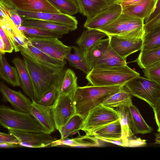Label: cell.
Instances as JSON below:
<instances>
[{
    "instance_id": "6da1fadb",
    "label": "cell",
    "mask_w": 160,
    "mask_h": 160,
    "mask_svg": "<svg viewBox=\"0 0 160 160\" xmlns=\"http://www.w3.org/2000/svg\"><path fill=\"white\" fill-rule=\"evenodd\" d=\"M123 86L78 87L73 97L76 114L83 121L90 110L102 104Z\"/></svg>"
},
{
    "instance_id": "7a4b0ae2",
    "label": "cell",
    "mask_w": 160,
    "mask_h": 160,
    "mask_svg": "<svg viewBox=\"0 0 160 160\" xmlns=\"http://www.w3.org/2000/svg\"><path fill=\"white\" fill-rule=\"evenodd\" d=\"M140 74L127 65L94 68L87 74L86 78L95 86H124L129 81L140 76Z\"/></svg>"
},
{
    "instance_id": "3957f363",
    "label": "cell",
    "mask_w": 160,
    "mask_h": 160,
    "mask_svg": "<svg viewBox=\"0 0 160 160\" xmlns=\"http://www.w3.org/2000/svg\"><path fill=\"white\" fill-rule=\"evenodd\" d=\"M23 57L31 77L35 101H37L53 87L57 86L63 68L58 70L48 69L27 57Z\"/></svg>"
},
{
    "instance_id": "277c9868",
    "label": "cell",
    "mask_w": 160,
    "mask_h": 160,
    "mask_svg": "<svg viewBox=\"0 0 160 160\" xmlns=\"http://www.w3.org/2000/svg\"><path fill=\"white\" fill-rule=\"evenodd\" d=\"M144 20L122 13L109 23L98 29L107 36H115L129 39H142L144 33Z\"/></svg>"
},
{
    "instance_id": "5b68a950",
    "label": "cell",
    "mask_w": 160,
    "mask_h": 160,
    "mask_svg": "<svg viewBox=\"0 0 160 160\" xmlns=\"http://www.w3.org/2000/svg\"><path fill=\"white\" fill-rule=\"evenodd\" d=\"M0 124L8 130L49 133L30 113L4 105L0 107Z\"/></svg>"
},
{
    "instance_id": "8992f818",
    "label": "cell",
    "mask_w": 160,
    "mask_h": 160,
    "mask_svg": "<svg viewBox=\"0 0 160 160\" xmlns=\"http://www.w3.org/2000/svg\"><path fill=\"white\" fill-rule=\"evenodd\" d=\"M132 96L142 99L153 109L160 101V84L140 76L125 85Z\"/></svg>"
},
{
    "instance_id": "52a82bcc",
    "label": "cell",
    "mask_w": 160,
    "mask_h": 160,
    "mask_svg": "<svg viewBox=\"0 0 160 160\" xmlns=\"http://www.w3.org/2000/svg\"><path fill=\"white\" fill-rule=\"evenodd\" d=\"M118 120L113 108L101 104L89 111L83 121L81 130L89 135L98 128Z\"/></svg>"
},
{
    "instance_id": "ba28073f",
    "label": "cell",
    "mask_w": 160,
    "mask_h": 160,
    "mask_svg": "<svg viewBox=\"0 0 160 160\" xmlns=\"http://www.w3.org/2000/svg\"><path fill=\"white\" fill-rule=\"evenodd\" d=\"M28 38L33 46L47 55L61 61L65 60L72 49V46L65 45L57 38Z\"/></svg>"
},
{
    "instance_id": "9c48e42d",
    "label": "cell",
    "mask_w": 160,
    "mask_h": 160,
    "mask_svg": "<svg viewBox=\"0 0 160 160\" xmlns=\"http://www.w3.org/2000/svg\"><path fill=\"white\" fill-rule=\"evenodd\" d=\"M73 94L58 96L52 107L56 128L58 131L76 114Z\"/></svg>"
},
{
    "instance_id": "30bf717a",
    "label": "cell",
    "mask_w": 160,
    "mask_h": 160,
    "mask_svg": "<svg viewBox=\"0 0 160 160\" xmlns=\"http://www.w3.org/2000/svg\"><path fill=\"white\" fill-rule=\"evenodd\" d=\"M18 49L22 57H27L46 68L54 70L63 68L65 60L61 61L52 58L29 43L27 48L18 46Z\"/></svg>"
},
{
    "instance_id": "8fae6325",
    "label": "cell",
    "mask_w": 160,
    "mask_h": 160,
    "mask_svg": "<svg viewBox=\"0 0 160 160\" xmlns=\"http://www.w3.org/2000/svg\"><path fill=\"white\" fill-rule=\"evenodd\" d=\"M18 14L24 21L35 19L47 21L67 26L70 31L77 28L78 22L76 18L72 15L63 13L50 12H30L17 10Z\"/></svg>"
},
{
    "instance_id": "7c38bea8",
    "label": "cell",
    "mask_w": 160,
    "mask_h": 160,
    "mask_svg": "<svg viewBox=\"0 0 160 160\" xmlns=\"http://www.w3.org/2000/svg\"><path fill=\"white\" fill-rule=\"evenodd\" d=\"M8 130L9 133L14 135L19 139L20 146L31 148H43L50 146L55 140L50 134L48 133Z\"/></svg>"
},
{
    "instance_id": "4fadbf2b",
    "label": "cell",
    "mask_w": 160,
    "mask_h": 160,
    "mask_svg": "<svg viewBox=\"0 0 160 160\" xmlns=\"http://www.w3.org/2000/svg\"><path fill=\"white\" fill-rule=\"evenodd\" d=\"M122 13V7L114 2L93 17L87 19L84 25L87 29H98L109 23Z\"/></svg>"
},
{
    "instance_id": "5bb4252c",
    "label": "cell",
    "mask_w": 160,
    "mask_h": 160,
    "mask_svg": "<svg viewBox=\"0 0 160 160\" xmlns=\"http://www.w3.org/2000/svg\"><path fill=\"white\" fill-rule=\"evenodd\" d=\"M0 27L9 38L15 52H19L18 46L27 48L31 43L28 37L20 30L10 17L7 15L0 14Z\"/></svg>"
},
{
    "instance_id": "9a60e30c",
    "label": "cell",
    "mask_w": 160,
    "mask_h": 160,
    "mask_svg": "<svg viewBox=\"0 0 160 160\" xmlns=\"http://www.w3.org/2000/svg\"><path fill=\"white\" fill-rule=\"evenodd\" d=\"M0 91L2 95L3 100L9 102L15 109L29 113L32 101L21 91L13 90L1 81L0 83Z\"/></svg>"
},
{
    "instance_id": "2e32d148",
    "label": "cell",
    "mask_w": 160,
    "mask_h": 160,
    "mask_svg": "<svg viewBox=\"0 0 160 160\" xmlns=\"http://www.w3.org/2000/svg\"><path fill=\"white\" fill-rule=\"evenodd\" d=\"M110 45L121 57L126 60L130 55L141 50L142 39L129 40L115 36H108Z\"/></svg>"
},
{
    "instance_id": "e0dca14e",
    "label": "cell",
    "mask_w": 160,
    "mask_h": 160,
    "mask_svg": "<svg viewBox=\"0 0 160 160\" xmlns=\"http://www.w3.org/2000/svg\"><path fill=\"white\" fill-rule=\"evenodd\" d=\"M17 10L30 12H61L47 0H7Z\"/></svg>"
},
{
    "instance_id": "ac0fdd59",
    "label": "cell",
    "mask_w": 160,
    "mask_h": 160,
    "mask_svg": "<svg viewBox=\"0 0 160 160\" xmlns=\"http://www.w3.org/2000/svg\"><path fill=\"white\" fill-rule=\"evenodd\" d=\"M52 108L41 105L34 101L32 102L29 112L50 134L56 129Z\"/></svg>"
},
{
    "instance_id": "d6986e66",
    "label": "cell",
    "mask_w": 160,
    "mask_h": 160,
    "mask_svg": "<svg viewBox=\"0 0 160 160\" xmlns=\"http://www.w3.org/2000/svg\"><path fill=\"white\" fill-rule=\"evenodd\" d=\"M157 1V0H143L133 4L122 6V13L145 21L154 11Z\"/></svg>"
},
{
    "instance_id": "ffe728a7",
    "label": "cell",
    "mask_w": 160,
    "mask_h": 160,
    "mask_svg": "<svg viewBox=\"0 0 160 160\" xmlns=\"http://www.w3.org/2000/svg\"><path fill=\"white\" fill-rule=\"evenodd\" d=\"M78 77L69 68L63 70L57 85L58 96L73 94L78 88Z\"/></svg>"
},
{
    "instance_id": "44dd1931",
    "label": "cell",
    "mask_w": 160,
    "mask_h": 160,
    "mask_svg": "<svg viewBox=\"0 0 160 160\" xmlns=\"http://www.w3.org/2000/svg\"><path fill=\"white\" fill-rule=\"evenodd\" d=\"M12 62L17 69L21 82V87L24 92L32 102L35 101L32 81L23 59L17 56Z\"/></svg>"
},
{
    "instance_id": "7402d4cb",
    "label": "cell",
    "mask_w": 160,
    "mask_h": 160,
    "mask_svg": "<svg viewBox=\"0 0 160 160\" xmlns=\"http://www.w3.org/2000/svg\"><path fill=\"white\" fill-rule=\"evenodd\" d=\"M78 6L79 12L91 18L107 8L110 5L108 0H75Z\"/></svg>"
},
{
    "instance_id": "603a6c76",
    "label": "cell",
    "mask_w": 160,
    "mask_h": 160,
    "mask_svg": "<svg viewBox=\"0 0 160 160\" xmlns=\"http://www.w3.org/2000/svg\"><path fill=\"white\" fill-rule=\"evenodd\" d=\"M106 36V33L99 30L87 29L82 32L76 42L85 56L96 42Z\"/></svg>"
},
{
    "instance_id": "cb8c5ba5",
    "label": "cell",
    "mask_w": 160,
    "mask_h": 160,
    "mask_svg": "<svg viewBox=\"0 0 160 160\" xmlns=\"http://www.w3.org/2000/svg\"><path fill=\"white\" fill-rule=\"evenodd\" d=\"M119 118L122 129V138L126 147H128L129 139L134 137L132 129L130 112L128 107L120 106L115 109Z\"/></svg>"
},
{
    "instance_id": "d4e9b609",
    "label": "cell",
    "mask_w": 160,
    "mask_h": 160,
    "mask_svg": "<svg viewBox=\"0 0 160 160\" xmlns=\"http://www.w3.org/2000/svg\"><path fill=\"white\" fill-rule=\"evenodd\" d=\"M98 139L95 137L85 135L81 136L80 134L77 137L68 138L67 137L54 140L50 145L51 146L64 145L71 147H92L100 146Z\"/></svg>"
},
{
    "instance_id": "484cf974",
    "label": "cell",
    "mask_w": 160,
    "mask_h": 160,
    "mask_svg": "<svg viewBox=\"0 0 160 160\" xmlns=\"http://www.w3.org/2000/svg\"><path fill=\"white\" fill-rule=\"evenodd\" d=\"M0 78L14 87L21 86V82L16 68L11 66L4 54L0 53Z\"/></svg>"
},
{
    "instance_id": "4316f807",
    "label": "cell",
    "mask_w": 160,
    "mask_h": 160,
    "mask_svg": "<svg viewBox=\"0 0 160 160\" xmlns=\"http://www.w3.org/2000/svg\"><path fill=\"white\" fill-rule=\"evenodd\" d=\"M132 95L127 88L122 86L120 89L115 93L102 104L105 106L114 108L120 106L128 107L132 103Z\"/></svg>"
},
{
    "instance_id": "83f0119b",
    "label": "cell",
    "mask_w": 160,
    "mask_h": 160,
    "mask_svg": "<svg viewBox=\"0 0 160 160\" xmlns=\"http://www.w3.org/2000/svg\"><path fill=\"white\" fill-rule=\"evenodd\" d=\"M99 139H116L122 138V132L119 120L110 123L94 131L89 135Z\"/></svg>"
},
{
    "instance_id": "f1b7e54d",
    "label": "cell",
    "mask_w": 160,
    "mask_h": 160,
    "mask_svg": "<svg viewBox=\"0 0 160 160\" xmlns=\"http://www.w3.org/2000/svg\"><path fill=\"white\" fill-rule=\"evenodd\" d=\"M22 25L59 33L63 35L68 33L70 31L69 28L65 25L39 19L25 20Z\"/></svg>"
},
{
    "instance_id": "f546056e",
    "label": "cell",
    "mask_w": 160,
    "mask_h": 160,
    "mask_svg": "<svg viewBox=\"0 0 160 160\" xmlns=\"http://www.w3.org/2000/svg\"><path fill=\"white\" fill-rule=\"evenodd\" d=\"M127 65L126 60L118 55L110 45L102 57L93 65L94 68H106Z\"/></svg>"
},
{
    "instance_id": "4dcf8cb0",
    "label": "cell",
    "mask_w": 160,
    "mask_h": 160,
    "mask_svg": "<svg viewBox=\"0 0 160 160\" xmlns=\"http://www.w3.org/2000/svg\"><path fill=\"white\" fill-rule=\"evenodd\" d=\"M128 108L130 112L132 129L133 133L145 134L152 132L153 129L146 123L138 109L132 103Z\"/></svg>"
},
{
    "instance_id": "1f68e13d",
    "label": "cell",
    "mask_w": 160,
    "mask_h": 160,
    "mask_svg": "<svg viewBox=\"0 0 160 160\" xmlns=\"http://www.w3.org/2000/svg\"><path fill=\"white\" fill-rule=\"evenodd\" d=\"M108 37L96 42L89 49L85 57L89 64L90 70L93 64L100 59L106 52L110 45Z\"/></svg>"
},
{
    "instance_id": "d6a6232c",
    "label": "cell",
    "mask_w": 160,
    "mask_h": 160,
    "mask_svg": "<svg viewBox=\"0 0 160 160\" xmlns=\"http://www.w3.org/2000/svg\"><path fill=\"white\" fill-rule=\"evenodd\" d=\"M132 62H136L143 69L153 66L160 62V48L141 50L138 58Z\"/></svg>"
},
{
    "instance_id": "836d02e7",
    "label": "cell",
    "mask_w": 160,
    "mask_h": 160,
    "mask_svg": "<svg viewBox=\"0 0 160 160\" xmlns=\"http://www.w3.org/2000/svg\"><path fill=\"white\" fill-rule=\"evenodd\" d=\"M74 52L69 53L65 59L72 67L88 74L90 71L89 64L83 54L79 48L72 46Z\"/></svg>"
},
{
    "instance_id": "e575fe53",
    "label": "cell",
    "mask_w": 160,
    "mask_h": 160,
    "mask_svg": "<svg viewBox=\"0 0 160 160\" xmlns=\"http://www.w3.org/2000/svg\"><path fill=\"white\" fill-rule=\"evenodd\" d=\"M142 40L141 50H150L160 48V27H155L145 32Z\"/></svg>"
},
{
    "instance_id": "d590c367",
    "label": "cell",
    "mask_w": 160,
    "mask_h": 160,
    "mask_svg": "<svg viewBox=\"0 0 160 160\" xmlns=\"http://www.w3.org/2000/svg\"><path fill=\"white\" fill-rule=\"evenodd\" d=\"M83 122V120L79 115L77 114L74 115L58 130L61 138H67L72 133L81 130Z\"/></svg>"
},
{
    "instance_id": "8d00e7d4",
    "label": "cell",
    "mask_w": 160,
    "mask_h": 160,
    "mask_svg": "<svg viewBox=\"0 0 160 160\" xmlns=\"http://www.w3.org/2000/svg\"><path fill=\"white\" fill-rule=\"evenodd\" d=\"M61 13L72 15L79 12L78 6L75 0H47Z\"/></svg>"
},
{
    "instance_id": "74e56055",
    "label": "cell",
    "mask_w": 160,
    "mask_h": 160,
    "mask_svg": "<svg viewBox=\"0 0 160 160\" xmlns=\"http://www.w3.org/2000/svg\"><path fill=\"white\" fill-rule=\"evenodd\" d=\"M18 28L28 37H55L59 38H62L63 35L59 33L22 25Z\"/></svg>"
},
{
    "instance_id": "f35d334b",
    "label": "cell",
    "mask_w": 160,
    "mask_h": 160,
    "mask_svg": "<svg viewBox=\"0 0 160 160\" xmlns=\"http://www.w3.org/2000/svg\"><path fill=\"white\" fill-rule=\"evenodd\" d=\"M0 13L9 16L18 27L22 26L24 21L17 10L7 0H0Z\"/></svg>"
},
{
    "instance_id": "ab89813d",
    "label": "cell",
    "mask_w": 160,
    "mask_h": 160,
    "mask_svg": "<svg viewBox=\"0 0 160 160\" xmlns=\"http://www.w3.org/2000/svg\"><path fill=\"white\" fill-rule=\"evenodd\" d=\"M58 96L57 86L51 88L38 101L39 104L52 108L55 104Z\"/></svg>"
},
{
    "instance_id": "60d3db41",
    "label": "cell",
    "mask_w": 160,
    "mask_h": 160,
    "mask_svg": "<svg viewBox=\"0 0 160 160\" xmlns=\"http://www.w3.org/2000/svg\"><path fill=\"white\" fill-rule=\"evenodd\" d=\"M144 76L160 84V62L146 69H143Z\"/></svg>"
},
{
    "instance_id": "b9f144b4",
    "label": "cell",
    "mask_w": 160,
    "mask_h": 160,
    "mask_svg": "<svg viewBox=\"0 0 160 160\" xmlns=\"http://www.w3.org/2000/svg\"><path fill=\"white\" fill-rule=\"evenodd\" d=\"M0 37H1L4 43V52L9 53H12L14 50L8 35L3 29L0 27Z\"/></svg>"
},
{
    "instance_id": "7bdbcfd3",
    "label": "cell",
    "mask_w": 160,
    "mask_h": 160,
    "mask_svg": "<svg viewBox=\"0 0 160 160\" xmlns=\"http://www.w3.org/2000/svg\"><path fill=\"white\" fill-rule=\"evenodd\" d=\"M8 143L19 144L20 141L15 136L12 134L10 133L7 134L1 132L0 133V143Z\"/></svg>"
},
{
    "instance_id": "ee69618b",
    "label": "cell",
    "mask_w": 160,
    "mask_h": 160,
    "mask_svg": "<svg viewBox=\"0 0 160 160\" xmlns=\"http://www.w3.org/2000/svg\"><path fill=\"white\" fill-rule=\"evenodd\" d=\"M157 27H160V12L152 20L144 23V33Z\"/></svg>"
},
{
    "instance_id": "f6af8a7d",
    "label": "cell",
    "mask_w": 160,
    "mask_h": 160,
    "mask_svg": "<svg viewBox=\"0 0 160 160\" xmlns=\"http://www.w3.org/2000/svg\"><path fill=\"white\" fill-rule=\"evenodd\" d=\"M153 109L154 118L158 129L160 128V101Z\"/></svg>"
},
{
    "instance_id": "bcb514c9",
    "label": "cell",
    "mask_w": 160,
    "mask_h": 160,
    "mask_svg": "<svg viewBox=\"0 0 160 160\" xmlns=\"http://www.w3.org/2000/svg\"><path fill=\"white\" fill-rule=\"evenodd\" d=\"M160 12V0H157L156 8L153 12L144 21V23L148 22L154 18Z\"/></svg>"
},
{
    "instance_id": "7dc6e473",
    "label": "cell",
    "mask_w": 160,
    "mask_h": 160,
    "mask_svg": "<svg viewBox=\"0 0 160 160\" xmlns=\"http://www.w3.org/2000/svg\"><path fill=\"white\" fill-rule=\"evenodd\" d=\"M99 139L104 142L112 143L118 146L126 147L125 143L122 138L119 139L113 140L107 139L104 138H100Z\"/></svg>"
},
{
    "instance_id": "c3c4849f",
    "label": "cell",
    "mask_w": 160,
    "mask_h": 160,
    "mask_svg": "<svg viewBox=\"0 0 160 160\" xmlns=\"http://www.w3.org/2000/svg\"><path fill=\"white\" fill-rule=\"evenodd\" d=\"M142 0H121L115 2L120 4L121 6H124L133 4Z\"/></svg>"
},
{
    "instance_id": "681fc988",
    "label": "cell",
    "mask_w": 160,
    "mask_h": 160,
    "mask_svg": "<svg viewBox=\"0 0 160 160\" xmlns=\"http://www.w3.org/2000/svg\"><path fill=\"white\" fill-rule=\"evenodd\" d=\"M19 146H20L19 144L13 143H0V148H14L18 147Z\"/></svg>"
},
{
    "instance_id": "f907efd6",
    "label": "cell",
    "mask_w": 160,
    "mask_h": 160,
    "mask_svg": "<svg viewBox=\"0 0 160 160\" xmlns=\"http://www.w3.org/2000/svg\"><path fill=\"white\" fill-rule=\"evenodd\" d=\"M4 45L2 38L0 37V53L4 54L5 53L4 52Z\"/></svg>"
},
{
    "instance_id": "816d5d0a",
    "label": "cell",
    "mask_w": 160,
    "mask_h": 160,
    "mask_svg": "<svg viewBox=\"0 0 160 160\" xmlns=\"http://www.w3.org/2000/svg\"><path fill=\"white\" fill-rule=\"evenodd\" d=\"M155 144L160 145V132L155 134Z\"/></svg>"
},
{
    "instance_id": "f5cc1de1",
    "label": "cell",
    "mask_w": 160,
    "mask_h": 160,
    "mask_svg": "<svg viewBox=\"0 0 160 160\" xmlns=\"http://www.w3.org/2000/svg\"><path fill=\"white\" fill-rule=\"evenodd\" d=\"M121 0H108L110 4L116 2Z\"/></svg>"
},
{
    "instance_id": "db71d44e",
    "label": "cell",
    "mask_w": 160,
    "mask_h": 160,
    "mask_svg": "<svg viewBox=\"0 0 160 160\" xmlns=\"http://www.w3.org/2000/svg\"><path fill=\"white\" fill-rule=\"evenodd\" d=\"M157 131H158V132H160V128H159L158 129V130Z\"/></svg>"
}]
</instances>
